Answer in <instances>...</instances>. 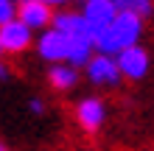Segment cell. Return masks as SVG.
<instances>
[{"label":"cell","mask_w":154,"mask_h":151,"mask_svg":"<svg viewBox=\"0 0 154 151\" xmlns=\"http://www.w3.org/2000/svg\"><path fill=\"white\" fill-rule=\"evenodd\" d=\"M87 78L93 84H118V78H121V70H118L115 59L112 56H93L87 62Z\"/></svg>","instance_id":"obj_7"},{"label":"cell","mask_w":154,"mask_h":151,"mask_svg":"<svg viewBox=\"0 0 154 151\" xmlns=\"http://www.w3.org/2000/svg\"><path fill=\"white\" fill-rule=\"evenodd\" d=\"M31 112H34V115H42V112H45V104H42L39 98H34V101H31Z\"/></svg>","instance_id":"obj_13"},{"label":"cell","mask_w":154,"mask_h":151,"mask_svg":"<svg viewBox=\"0 0 154 151\" xmlns=\"http://www.w3.org/2000/svg\"><path fill=\"white\" fill-rule=\"evenodd\" d=\"M51 6L42 3V0H23L20 6H17V20H20L25 28H45V25L51 23Z\"/></svg>","instance_id":"obj_5"},{"label":"cell","mask_w":154,"mask_h":151,"mask_svg":"<svg viewBox=\"0 0 154 151\" xmlns=\"http://www.w3.org/2000/svg\"><path fill=\"white\" fill-rule=\"evenodd\" d=\"M8 76V70H6V65H3V62H0V78H6Z\"/></svg>","instance_id":"obj_14"},{"label":"cell","mask_w":154,"mask_h":151,"mask_svg":"<svg viewBox=\"0 0 154 151\" xmlns=\"http://www.w3.org/2000/svg\"><path fill=\"white\" fill-rule=\"evenodd\" d=\"M31 45V28H25L20 20L0 25V48L8 53H20Z\"/></svg>","instance_id":"obj_6"},{"label":"cell","mask_w":154,"mask_h":151,"mask_svg":"<svg viewBox=\"0 0 154 151\" xmlns=\"http://www.w3.org/2000/svg\"><path fill=\"white\" fill-rule=\"evenodd\" d=\"M143 34V20L134 17L129 11H118L115 20L106 25V31L95 39V48L101 50V56H109V53H123L137 45Z\"/></svg>","instance_id":"obj_1"},{"label":"cell","mask_w":154,"mask_h":151,"mask_svg":"<svg viewBox=\"0 0 154 151\" xmlns=\"http://www.w3.org/2000/svg\"><path fill=\"white\" fill-rule=\"evenodd\" d=\"M11 20H17V6L8 3V0H0V25H6Z\"/></svg>","instance_id":"obj_12"},{"label":"cell","mask_w":154,"mask_h":151,"mask_svg":"<svg viewBox=\"0 0 154 151\" xmlns=\"http://www.w3.org/2000/svg\"><path fill=\"white\" fill-rule=\"evenodd\" d=\"M115 14H118V8H115L112 0H87L84 3L81 17H84L87 28H90V34H93V42L106 31V25L115 20Z\"/></svg>","instance_id":"obj_2"},{"label":"cell","mask_w":154,"mask_h":151,"mask_svg":"<svg viewBox=\"0 0 154 151\" xmlns=\"http://www.w3.org/2000/svg\"><path fill=\"white\" fill-rule=\"evenodd\" d=\"M115 65L118 70H121V76L126 78H143L149 73V50L146 48H140V45H134L129 50H123V53H118V59H115Z\"/></svg>","instance_id":"obj_4"},{"label":"cell","mask_w":154,"mask_h":151,"mask_svg":"<svg viewBox=\"0 0 154 151\" xmlns=\"http://www.w3.org/2000/svg\"><path fill=\"white\" fill-rule=\"evenodd\" d=\"M76 118H79V123L87 131H98L104 118H106V109H104L101 98H84L79 104V109H76Z\"/></svg>","instance_id":"obj_9"},{"label":"cell","mask_w":154,"mask_h":151,"mask_svg":"<svg viewBox=\"0 0 154 151\" xmlns=\"http://www.w3.org/2000/svg\"><path fill=\"white\" fill-rule=\"evenodd\" d=\"M37 48H39V56L45 62H62V59H67V39L62 37L59 31H53V28L42 31Z\"/></svg>","instance_id":"obj_8"},{"label":"cell","mask_w":154,"mask_h":151,"mask_svg":"<svg viewBox=\"0 0 154 151\" xmlns=\"http://www.w3.org/2000/svg\"><path fill=\"white\" fill-rule=\"evenodd\" d=\"M0 53H3V48H0Z\"/></svg>","instance_id":"obj_16"},{"label":"cell","mask_w":154,"mask_h":151,"mask_svg":"<svg viewBox=\"0 0 154 151\" xmlns=\"http://www.w3.org/2000/svg\"><path fill=\"white\" fill-rule=\"evenodd\" d=\"M53 31H59L62 37L67 42H90V45H95L93 42V34H90L87 23L81 14H56L53 17Z\"/></svg>","instance_id":"obj_3"},{"label":"cell","mask_w":154,"mask_h":151,"mask_svg":"<svg viewBox=\"0 0 154 151\" xmlns=\"http://www.w3.org/2000/svg\"><path fill=\"white\" fill-rule=\"evenodd\" d=\"M115 8H118V11H129V14H134V17H140V20H143V17L151 14L154 6L149 3V0H118Z\"/></svg>","instance_id":"obj_11"},{"label":"cell","mask_w":154,"mask_h":151,"mask_svg":"<svg viewBox=\"0 0 154 151\" xmlns=\"http://www.w3.org/2000/svg\"><path fill=\"white\" fill-rule=\"evenodd\" d=\"M0 151H8V148H6V146H3V143H0Z\"/></svg>","instance_id":"obj_15"},{"label":"cell","mask_w":154,"mask_h":151,"mask_svg":"<svg viewBox=\"0 0 154 151\" xmlns=\"http://www.w3.org/2000/svg\"><path fill=\"white\" fill-rule=\"evenodd\" d=\"M48 81L56 87V90H70V87L76 84V70L70 65H56L48 73Z\"/></svg>","instance_id":"obj_10"}]
</instances>
